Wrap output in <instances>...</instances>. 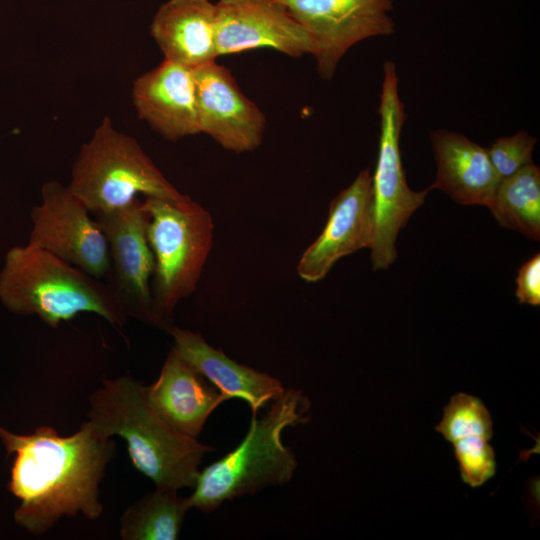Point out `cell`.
Returning <instances> with one entry per match:
<instances>
[{
    "instance_id": "obj_12",
    "label": "cell",
    "mask_w": 540,
    "mask_h": 540,
    "mask_svg": "<svg viewBox=\"0 0 540 540\" xmlns=\"http://www.w3.org/2000/svg\"><path fill=\"white\" fill-rule=\"evenodd\" d=\"M217 55L272 48L290 57L312 54L311 39L284 0H218Z\"/></svg>"
},
{
    "instance_id": "obj_19",
    "label": "cell",
    "mask_w": 540,
    "mask_h": 540,
    "mask_svg": "<svg viewBox=\"0 0 540 540\" xmlns=\"http://www.w3.org/2000/svg\"><path fill=\"white\" fill-rule=\"evenodd\" d=\"M178 491L158 488L131 504L120 518L123 540H176L192 508Z\"/></svg>"
},
{
    "instance_id": "obj_22",
    "label": "cell",
    "mask_w": 540,
    "mask_h": 540,
    "mask_svg": "<svg viewBox=\"0 0 540 540\" xmlns=\"http://www.w3.org/2000/svg\"><path fill=\"white\" fill-rule=\"evenodd\" d=\"M463 482L479 487L496 473L495 453L488 440L466 436L453 442Z\"/></svg>"
},
{
    "instance_id": "obj_20",
    "label": "cell",
    "mask_w": 540,
    "mask_h": 540,
    "mask_svg": "<svg viewBox=\"0 0 540 540\" xmlns=\"http://www.w3.org/2000/svg\"><path fill=\"white\" fill-rule=\"evenodd\" d=\"M504 228L540 239V169L531 163L501 179L487 207Z\"/></svg>"
},
{
    "instance_id": "obj_23",
    "label": "cell",
    "mask_w": 540,
    "mask_h": 540,
    "mask_svg": "<svg viewBox=\"0 0 540 540\" xmlns=\"http://www.w3.org/2000/svg\"><path fill=\"white\" fill-rule=\"evenodd\" d=\"M536 143L535 136L521 130L512 136L497 138L486 148L499 179L507 178L533 163L532 153Z\"/></svg>"
},
{
    "instance_id": "obj_2",
    "label": "cell",
    "mask_w": 540,
    "mask_h": 540,
    "mask_svg": "<svg viewBox=\"0 0 540 540\" xmlns=\"http://www.w3.org/2000/svg\"><path fill=\"white\" fill-rule=\"evenodd\" d=\"M88 402V421L102 436L124 439L132 465L156 487L194 488L213 447L170 427L150 405L146 385L130 375L103 379Z\"/></svg>"
},
{
    "instance_id": "obj_9",
    "label": "cell",
    "mask_w": 540,
    "mask_h": 540,
    "mask_svg": "<svg viewBox=\"0 0 540 540\" xmlns=\"http://www.w3.org/2000/svg\"><path fill=\"white\" fill-rule=\"evenodd\" d=\"M109 246L105 282L124 315L157 327L151 280L154 257L147 238L148 213L139 197L125 207L95 213Z\"/></svg>"
},
{
    "instance_id": "obj_13",
    "label": "cell",
    "mask_w": 540,
    "mask_h": 540,
    "mask_svg": "<svg viewBox=\"0 0 540 540\" xmlns=\"http://www.w3.org/2000/svg\"><path fill=\"white\" fill-rule=\"evenodd\" d=\"M373 233L372 175L367 168L332 200L325 227L297 263L299 277L307 283L321 281L341 258L371 248Z\"/></svg>"
},
{
    "instance_id": "obj_16",
    "label": "cell",
    "mask_w": 540,
    "mask_h": 540,
    "mask_svg": "<svg viewBox=\"0 0 540 540\" xmlns=\"http://www.w3.org/2000/svg\"><path fill=\"white\" fill-rule=\"evenodd\" d=\"M168 333L174 341L172 347L186 362L229 399L246 402L252 415L284 393L285 388L277 378L229 358L200 333L175 325Z\"/></svg>"
},
{
    "instance_id": "obj_7",
    "label": "cell",
    "mask_w": 540,
    "mask_h": 540,
    "mask_svg": "<svg viewBox=\"0 0 540 540\" xmlns=\"http://www.w3.org/2000/svg\"><path fill=\"white\" fill-rule=\"evenodd\" d=\"M378 114L380 137L376 169L372 176L374 233L370 248L375 271L386 270L395 262L398 234L431 190L414 191L406 180L400 135L407 114L399 96L396 65L391 60L383 66Z\"/></svg>"
},
{
    "instance_id": "obj_1",
    "label": "cell",
    "mask_w": 540,
    "mask_h": 540,
    "mask_svg": "<svg viewBox=\"0 0 540 540\" xmlns=\"http://www.w3.org/2000/svg\"><path fill=\"white\" fill-rule=\"evenodd\" d=\"M0 439L6 455H15L8 489L20 501L14 511L18 525L40 535L62 516H101L99 484L116 445L89 421L70 436L51 426L16 434L0 425Z\"/></svg>"
},
{
    "instance_id": "obj_18",
    "label": "cell",
    "mask_w": 540,
    "mask_h": 540,
    "mask_svg": "<svg viewBox=\"0 0 540 540\" xmlns=\"http://www.w3.org/2000/svg\"><path fill=\"white\" fill-rule=\"evenodd\" d=\"M150 33L166 60L195 68L218 57L211 0H167L156 11Z\"/></svg>"
},
{
    "instance_id": "obj_6",
    "label": "cell",
    "mask_w": 540,
    "mask_h": 540,
    "mask_svg": "<svg viewBox=\"0 0 540 540\" xmlns=\"http://www.w3.org/2000/svg\"><path fill=\"white\" fill-rule=\"evenodd\" d=\"M67 187L94 214L125 207L140 194L175 200L186 196L108 116L80 148Z\"/></svg>"
},
{
    "instance_id": "obj_8",
    "label": "cell",
    "mask_w": 540,
    "mask_h": 540,
    "mask_svg": "<svg viewBox=\"0 0 540 540\" xmlns=\"http://www.w3.org/2000/svg\"><path fill=\"white\" fill-rule=\"evenodd\" d=\"M312 42L319 76L331 79L357 43L395 32L394 0H284Z\"/></svg>"
},
{
    "instance_id": "obj_21",
    "label": "cell",
    "mask_w": 540,
    "mask_h": 540,
    "mask_svg": "<svg viewBox=\"0 0 540 540\" xmlns=\"http://www.w3.org/2000/svg\"><path fill=\"white\" fill-rule=\"evenodd\" d=\"M435 429L451 443L466 436H480L489 441L493 421L481 399L458 393L445 406L443 418Z\"/></svg>"
},
{
    "instance_id": "obj_3",
    "label": "cell",
    "mask_w": 540,
    "mask_h": 540,
    "mask_svg": "<svg viewBox=\"0 0 540 540\" xmlns=\"http://www.w3.org/2000/svg\"><path fill=\"white\" fill-rule=\"evenodd\" d=\"M0 302L10 312L36 315L52 328L83 312L115 327L127 322L104 280L28 243L12 246L5 254Z\"/></svg>"
},
{
    "instance_id": "obj_17",
    "label": "cell",
    "mask_w": 540,
    "mask_h": 540,
    "mask_svg": "<svg viewBox=\"0 0 540 540\" xmlns=\"http://www.w3.org/2000/svg\"><path fill=\"white\" fill-rule=\"evenodd\" d=\"M429 136L437 165L429 188L445 192L461 205L488 207L500 179L487 149L454 131L433 130Z\"/></svg>"
},
{
    "instance_id": "obj_11",
    "label": "cell",
    "mask_w": 540,
    "mask_h": 540,
    "mask_svg": "<svg viewBox=\"0 0 540 540\" xmlns=\"http://www.w3.org/2000/svg\"><path fill=\"white\" fill-rule=\"evenodd\" d=\"M192 69L200 133L234 153L258 148L263 142L266 117L243 94L231 70L216 60Z\"/></svg>"
},
{
    "instance_id": "obj_10",
    "label": "cell",
    "mask_w": 540,
    "mask_h": 540,
    "mask_svg": "<svg viewBox=\"0 0 540 540\" xmlns=\"http://www.w3.org/2000/svg\"><path fill=\"white\" fill-rule=\"evenodd\" d=\"M89 209L57 180L45 182L31 212L28 244L104 280L110 268L107 239Z\"/></svg>"
},
{
    "instance_id": "obj_15",
    "label": "cell",
    "mask_w": 540,
    "mask_h": 540,
    "mask_svg": "<svg viewBox=\"0 0 540 540\" xmlns=\"http://www.w3.org/2000/svg\"><path fill=\"white\" fill-rule=\"evenodd\" d=\"M154 411L173 429L197 438L212 412L229 400L172 347L157 380L147 386Z\"/></svg>"
},
{
    "instance_id": "obj_4",
    "label": "cell",
    "mask_w": 540,
    "mask_h": 540,
    "mask_svg": "<svg viewBox=\"0 0 540 540\" xmlns=\"http://www.w3.org/2000/svg\"><path fill=\"white\" fill-rule=\"evenodd\" d=\"M309 410V399L299 390L288 389L261 419L252 415L240 444L199 472L188 497L191 506L210 513L225 501L287 483L295 473L297 460L283 444L282 433L306 423Z\"/></svg>"
},
{
    "instance_id": "obj_14",
    "label": "cell",
    "mask_w": 540,
    "mask_h": 540,
    "mask_svg": "<svg viewBox=\"0 0 540 540\" xmlns=\"http://www.w3.org/2000/svg\"><path fill=\"white\" fill-rule=\"evenodd\" d=\"M140 119L168 141L200 134L193 69L163 59L133 83Z\"/></svg>"
},
{
    "instance_id": "obj_5",
    "label": "cell",
    "mask_w": 540,
    "mask_h": 540,
    "mask_svg": "<svg viewBox=\"0 0 540 540\" xmlns=\"http://www.w3.org/2000/svg\"><path fill=\"white\" fill-rule=\"evenodd\" d=\"M143 206L154 257L153 310L157 328L168 332L175 307L197 288L213 247L214 222L210 212L187 195L178 200L147 196Z\"/></svg>"
},
{
    "instance_id": "obj_24",
    "label": "cell",
    "mask_w": 540,
    "mask_h": 540,
    "mask_svg": "<svg viewBox=\"0 0 540 540\" xmlns=\"http://www.w3.org/2000/svg\"><path fill=\"white\" fill-rule=\"evenodd\" d=\"M516 297L520 304L540 305V255L522 264L516 277Z\"/></svg>"
}]
</instances>
